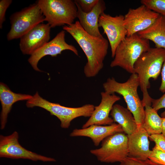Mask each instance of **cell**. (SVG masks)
<instances>
[{
  "label": "cell",
  "instance_id": "cell-29",
  "mask_svg": "<svg viewBox=\"0 0 165 165\" xmlns=\"http://www.w3.org/2000/svg\"><path fill=\"white\" fill-rule=\"evenodd\" d=\"M161 82L159 90L163 93H165V60L163 64L161 71Z\"/></svg>",
  "mask_w": 165,
  "mask_h": 165
},
{
  "label": "cell",
  "instance_id": "cell-13",
  "mask_svg": "<svg viewBox=\"0 0 165 165\" xmlns=\"http://www.w3.org/2000/svg\"><path fill=\"white\" fill-rule=\"evenodd\" d=\"M51 27L48 23L36 25L20 39L19 46L24 54L31 55L49 41Z\"/></svg>",
  "mask_w": 165,
  "mask_h": 165
},
{
  "label": "cell",
  "instance_id": "cell-14",
  "mask_svg": "<svg viewBox=\"0 0 165 165\" xmlns=\"http://www.w3.org/2000/svg\"><path fill=\"white\" fill-rule=\"evenodd\" d=\"M101 100L100 104L95 106L94 110L89 119L84 124L82 128H87L92 125H110L114 121L109 115L114 104L120 99V97L115 93L110 94L105 91L101 93Z\"/></svg>",
  "mask_w": 165,
  "mask_h": 165
},
{
  "label": "cell",
  "instance_id": "cell-15",
  "mask_svg": "<svg viewBox=\"0 0 165 165\" xmlns=\"http://www.w3.org/2000/svg\"><path fill=\"white\" fill-rule=\"evenodd\" d=\"M149 136L143 127L137 128L127 135L128 157L142 160L148 159L152 153L149 149Z\"/></svg>",
  "mask_w": 165,
  "mask_h": 165
},
{
  "label": "cell",
  "instance_id": "cell-24",
  "mask_svg": "<svg viewBox=\"0 0 165 165\" xmlns=\"http://www.w3.org/2000/svg\"><path fill=\"white\" fill-rule=\"evenodd\" d=\"M119 165H160L148 159L145 160L127 157L120 163Z\"/></svg>",
  "mask_w": 165,
  "mask_h": 165
},
{
  "label": "cell",
  "instance_id": "cell-4",
  "mask_svg": "<svg viewBox=\"0 0 165 165\" xmlns=\"http://www.w3.org/2000/svg\"><path fill=\"white\" fill-rule=\"evenodd\" d=\"M150 48L149 40L141 38L137 33L126 36L117 47L110 66L119 67L131 74L138 59Z\"/></svg>",
  "mask_w": 165,
  "mask_h": 165
},
{
  "label": "cell",
  "instance_id": "cell-23",
  "mask_svg": "<svg viewBox=\"0 0 165 165\" xmlns=\"http://www.w3.org/2000/svg\"><path fill=\"white\" fill-rule=\"evenodd\" d=\"M148 159L160 165H165V152L155 145Z\"/></svg>",
  "mask_w": 165,
  "mask_h": 165
},
{
  "label": "cell",
  "instance_id": "cell-9",
  "mask_svg": "<svg viewBox=\"0 0 165 165\" xmlns=\"http://www.w3.org/2000/svg\"><path fill=\"white\" fill-rule=\"evenodd\" d=\"M18 139L19 134L16 131L8 136L1 135L0 157L45 162L56 161L54 158L42 156L27 150L20 144Z\"/></svg>",
  "mask_w": 165,
  "mask_h": 165
},
{
  "label": "cell",
  "instance_id": "cell-26",
  "mask_svg": "<svg viewBox=\"0 0 165 165\" xmlns=\"http://www.w3.org/2000/svg\"><path fill=\"white\" fill-rule=\"evenodd\" d=\"M149 138L155 143V145L165 152V137L161 134L150 135Z\"/></svg>",
  "mask_w": 165,
  "mask_h": 165
},
{
  "label": "cell",
  "instance_id": "cell-30",
  "mask_svg": "<svg viewBox=\"0 0 165 165\" xmlns=\"http://www.w3.org/2000/svg\"><path fill=\"white\" fill-rule=\"evenodd\" d=\"M162 133L161 134L165 137V118H162Z\"/></svg>",
  "mask_w": 165,
  "mask_h": 165
},
{
  "label": "cell",
  "instance_id": "cell-6",
  "mask_svg": "<svg viewBox=\"0 0 165 165\" xmlns=\"http://www.w3.org/2000/svg\"><path fill=\"white\" fill-rule=\"evenodd\" d=\"M51 28L69 25L77 17V8L72 0H39L36 2Z\"/></svg>",
  "mask_w": 165,
  "mask_h": 165
},
{
  "label": "cell",
  "instance_id": "cell-16",
  "mask_svg": "<svg viewBox=\"0 0 165 165\" xmlns=\"http://www.w3.org/2000/svg\"><path fill=\"white\" fill-rule=\"evenodd\" d=\"M120 132H123L120 126L113 123L108 126L92 125L81 129H74L70 134L71 137H86L90 138L95 146L107 137Z\"/></svg>",
  "mask_w": 165,
  "mask_h": 165
},
{
  "label": "cell",
  "instance_id": "cell-22",
  "mask_svg": "<svg viewBox=\"0 0 165 165\" xmlns=\"http://www.w3.org/2000/svg\"><path fill=\"white\" fill-rule=\"evenodd\" d=\"M142 5L165 17V0H141Z\"/></svg>",
  "mask_w": 165,
  "mask_h": 165
},
{
  "label": "cell",
  "instance_id": "cell-18",
  "mask_svg": "<svg viewBox=\"0 0 165 165\" xmlns=\"http://www.w3.org/2000/svg\"><path fill=\"white\" fill-rule=\"evenodd\" d=\"M32 97L31 95L17 94L12 91L5 84L0 83V100L2 106L0 115L1 129L5 128L7 122L8 115L12 105L20 101L28 100Z\"/></svg>",
  "mask_w": 165,
  "mask_h": 165
},
{
  "label": "cell",
  "instance_id": "cell-27",
  "mask_svg": "<svg viewBox=\"0 0 165 165\" xmlns=\"http://www.w3.org/2000/svg\"><path fill=\"white\" fill-rule=\"evenodd\" d=\"M151 106L156 111L162 108L165 109V93L160 98L152 99ZM162 118H165V110L161 114Z\"/></svg>",
  "mask_w": 165,
  "mask_h": 165
},
{
  "label": "cell",
  "instance_id": "cell-19",
  "mask_svg": "<svg viewBox=\"0 0 165 165\" xmlns=\"http://www.w3.org/2000/svg\"><path fill=\"white\" fill-rule=\"evenodd\" d=\"M137 34L141 38L152 41L155 47L165 50V17L160 15L151 26Z\"/></svg>",
  "mask_w": 165,
  "mask_h": 165
},
{
  "label": "cell",
  "instance_id": "cell-21",
  "mask_svg": "<svg viewBox=\"0 0 165 165\" xmlns=\"http://www.w3.org/2000/svg\"><path fill=\"white\" fill-rule=\"evenodd\" d=\"M145 117L142 127L150 135L161 134L162 118L151 106L145 107Z\"/></svg>",
  "mask_w": 165,
  "mask_h": 165
},
{
  "label": "cell",
  "instance_id": "cell-8",
  "mask_svg": "<svg viewBox=\"0 0 165 165\" xmlns=\"http://www.w3.org/2000/svg\"><path fill=\"white\" fill-rule=\"evenodd\" d=\"M90 152L101 162L120 163L128 156L127 135L120 132L110 136L102 141L100 148Z\"/></svg>",
  "mask_w": 165,
  "mask_h": 165
},
{
  "label": "cell",
  "instance_id": "cell-5",
  "mask_svg": "<svg viewBox=\"0 0 165 165\" xmlns=\"http://www.w3.org/2000/svg\"><path fill=\"white\" fill-rule=\"evenodd\" d=\"M28 108L38 107L49 112L52 115L57 117L61 122V127L68 128L74 119L81 116L90 117L94 109L95 106L87 104L78 107H68L58 103L51 102L41 97L38 92L30 100L27 101Z\"/></svg>",
  "mask_w": 165,
  "mask_h": 165
},
{
  "label": "cell",
  "instance_id": "cell-28",
  "mask_svg": "<svg viewBox=\"0 0 165 165\" xmlns=\"http://www.w3.org/2000/svg\"><path fill=\"white\" fill-rule=\"evenodd\" d=\"M12 0H1L0 1V28H2V24L5 20L6 11L11 4Z\"/></svg>",
  "mask_w": 165,
  "mask_h": 165
},
{
  "label": "cell",
  "instance_id": "cell-7",
  "mask_svg": "<svg viewBox=\"0 0 165 165\" xmlns=\"http://www.w3.org/2000/svg\"><path fill=\"white\" fill-rule=\"evenodd\" d=\"M11 27L7 35L8 41L20 38L38 24L45 21L37 4H34L13 14L10 17Z\"/></svg>",
  "mask_w": 165,
  "mask_h": 165
},
{
  "label": "cell",
  "instance_id": "cell-20",
  "mask_svg": "<svg viewBox=\"0 0 165 165\" xmlns=\"http://www.w3.org/2000/svg\"><path fill=\"white\" fill-rule=\"evenodd\" d=\"M114 122L119 125L123 132L129 135L137 128L135 119L131 112L127 108L118 104L114 105L110 113Z\"/></svg>",
  "mask_w": 165,
  "mask_h": 165
},
{
  "label": "cell",
  "instance_id": "cell-12",
  "mask_svg": "<svg viewBox=\"0 0 165 165\" xmlns=\"http://www.w3.org/2000/svg\"><path fill=\"white\" fill-rule=\"evenodd\" d=\"M65 31L62 30L58 33L52 40L49 41L31 55L28 61L35 71L40 72L37 65L40 60L43 57L50 55L56 57L65 50L72 52L77 56L79 55L77 49L73 45L67 43L65 39Z\"/></svg>",
  "mask_w": 165,
  "mask_h": 165
},
{
  "label": "cell",
  "instance_id": "cell-25",
  "mask_svg": "<svg viewBox=\"0 0 165 165\" xmlns=\"http://www.w3.org/2000/svg\"><path fill=\"white\" fill-rule=\"evenodd\" d=\"M75 1L84 12L87 13L93 10L99 0H75Z\"/></svg>",
  "mask_w": 165,
  "mask_h": 165
},
{
  "label": "cell",
  "instance_id": "cell-1",
  "mask_svg": "<svg viewBox=\"0 0 165 165\" xmlns=\"http://www.w3.org/2000/svg\"><path fill=\"white\" fill-rule=\"evenodd\" d=\"M64 30L70 34L76 41L85 54L87 62L84 68V73L87 78L98 74L104 66V61L108 53L109 43L103 36L95 37L88 33L79 21L69 25H65Z\"/></svg>",
  "mask_w": 165,
  "mask_h": 165
},
{
  "label": "cell",
  "instance_id": "cell-10",
  "mask_svg": "<svg viewBox=\"0 0 165 165\" xmlns=\"http://www.w3.org/2000/svg\"><path fill=\"white\" fill-rule=\"evenodd\" d=\"M142 5L135 9L130 8L124 16V25L129 36L151 26L160 16Z\"/></svg>",
  "mask_w": 165,
  "mask_h": 165
},
{
  "label": "cell",
  "instance_id": "cell-3",
  "mask_svg": "<svg viewBox=\"0 0 165 165\" xmlns=\"http://www.w3.org/2000/svg\"><path fill=\"white\" fill-rule=\"evenodd\" d=\"M140 86L138 75L131 74L126 82H119L113 77L108 78L103 84L104 91L110 94L117 93L122 95L132 114L137 128L142 127L145 117V109L138 93Z\"/></svg>",
  "mask_w": 165,
  "mask_h": 165
},
{
  "label": "cell",
  "instance_id": "cell-11",
  "mask_svg": "<svg viewBox=\"0 0 165 165\" xmlns=\"http://www.w3.org/2000/svg\"><path fill=\"white\" fill-rule=\"evenodd\" d=\"M124 16L119 15L113 16L104 12L99 19L98 26L102 28L104 33L108 38L111 49L112 58L116 49L127 36V31L124 25Z\"/></svg>",
  "mask_w": 165,
  "mask_h": 165
},
{
  "label": "cell",
  "instance_id": "cell-17",
  "mask_svg": "<svg viewBox=\"0 0 165 165\" xmlns=\"http://www.w3.org/2000/svg\"><path fill=\"white\" fill-rule=\"evenodd\" d=\"M75 3L77 8V17L83 29L92 36H102L99 29L98 20L101 15L104 12L106 9L105 2L102 0H99L93 10L87 13L84 12L79 5L76 2Z\"/></svg>",
  "mask_w": 165,
  "mask_h": 165
},
{
  "label": "cell",
  "instance_id": "cell-2",
  "mask_svg": "<svg viewBox=\"0 0 165 165\" xmlns=\"http://www.w3.org/2000/svg\"><path fill=\"white\" fill-rule=\"evenodd\" d=\"M165 60V50L150 47L141 55L134 64V72L139 79V86L143 94L141 101L144 107L146 105L151 106L153 99L148 91L150 86L149 80L157 79Z\"/></svg>",
  "mask_w": 165,
  "mask_h": 165
}]
</instances>
